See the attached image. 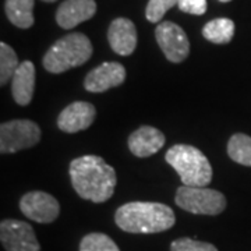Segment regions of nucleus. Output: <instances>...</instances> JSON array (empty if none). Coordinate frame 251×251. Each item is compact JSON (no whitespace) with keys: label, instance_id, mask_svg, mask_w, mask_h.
<instances>
[{"label":"nucleus","instance_id":"obj_20","mask_svg":"<svg viewBox=\"0 0 251 251\" xmlns=\"http://www.w3.org/2000/svg\"><path fill=\"white\" fill-rule=\"evenodd\" d=\"M80 251H120L117 244L103 233L87 234L80 244Z\"/></svg>","mask_w":251,"mask_h":251},{"label":"nucleus","instance_id":"obj_7","mask_svg":"<svg viewBox=\"0 0 251 251\" xmlns=\"http://www.w3.org/2000/svg\"><path fill=\"white\" fill-rule=\"evenodd\" d=\"M155 38L169 62L180 63L187 59L190 42L184 29L180 25L172 21H162L155 29Z\"/></svg>","mask_w":251,"mask_h":251},{"label":"nucleus","instance_id":"obj_15","mask_svg":"<svg viewBox=\"0 0 251 251\" xmlns=\"http://www.w3.org/2000/svg\"><path fill=\"white\" fill-rule=\"evenodd\" d=\"M35 90V66L34 63L25 60L20 63L17 72L11 80L13 98L21 106H27L32 100Z\"/></svg>","mask_w":251,"mask_h":251},{"label":"nucleus","instance_id":"obj_10","mask_svg":"<svg viewBox=\"0 0 251 251\" xmlns=\"http://www.w3.org/2000/svg\"><path fill=\"white\" fill-rule=\"evenodd\" d=\"M125 80V66L117 62H106L87 74L84 88L88 92H105L113 87H119Z\"/></svg>","mask_w":251,"mask_h":251},{"label":"nucleus","instance_id":"obj_17","mask_svg":"<svg viewBox=\"0 0 251 251\" xmlns=\"http://www.w3.org/2000/svg\"><path fill=\"white\" fill-rule=\"evenodd\" d=\"M202 35L206 41L224 45L229 44L234 35V23L229 18H215L206 23L202 28Z\"/></svg>","mask_w":251,"mask_h":251},{"label":"nucleus","instance_id":"obj_12","mask_svg":"<svg viewBox=\"0 0 251 251\" xmlns=\"http://www.w3.org/2000/svg\"><path fill=\"white\" fill-rule=\"evenodd\" d=\"M108 41L113 52L120 56H128L137 46V28L128 18H116L108 29Z\"/></svg>","mask_w":251,"mask_h":251},{"label":"nucleus","instance_id":"obj_21","mask_svg":"<svg viewBox=\"0 0 251 251\" xmlns=\"http://www.w3.org/2000/svg\"><path fill=\"white\" fill-rule=\"evenodd\" d=\"M179 0H150L145 9L147 20L151 23H159L166 11L176 6Z\"/></svg>","mask_w":251,"mask_h":251},{"label":"nucleus","instance_id":"obj_23","mask_svg":"<svg viewBox=\"0 0 251 251\" xmlns=\"http://www.w3.org/2000/svg\"><path fill=\"white\" fill-rule=\"evenodd\" d=\"M177 7L188 14L202 16L206 11L208 3H206V0H179Z\"/></svg>","mask_w":251,"mask_h":251},{"label":"nucleus","instance_id":"obj_4","mask_svg":"<svg viewBox=\"0 0 251 251\" xmlns=\"http://www.w3.org/2000/svg\"><path fill=\"white\" fill-rule=\"evenodd\" d=\"M90 38L81 32H73L56 41L44 56L45 70L53 74L67 72L90 60L92 56Z\"/></svg>","mask_w":251,"mask_h":251},{"label":"nucleus","instance_id":"obj_13","mask_svg":"<svg viewBox=\"0 0 251 251\" xmlns=\"http://www.w3.org/2000/svg\"><path fill=\"white\" fill-rule=\"evenodd\" d=\"M97 13L95 0H66L56 13L57 24L64 29H72L78 24L88 21Z\"/></svg>","mask_w":251,"mask_h":251},{"label":"nucleus","instance_id":"obj_22","mask_svg":"<svg viewBox=\"0 0 251 251\" xmlns=\"http://www.w3.org/2000/svg\"><path fill=\"white\" fill-rule=\"evenodd\" d=\"M171 251H218L214 244L211 243L198 242L188 237L177 239L171 244Z\"/></svg>","mask_w":251,"mask_h":251},{"label":"nucleus","instance_id":"obj_24","mask_svg":"<svg viewBox=\"0 0 251 251\" xmlns=\"http://www.w3.org/2000/svg\"><path fill=\"white\" fill-rule=\"evenodd\" d=\"M42 1H46V3H53L56 0H42Z\"/></svg>","mask_w":251,"mask_h":251},{"label":"nucleus","instance_id":"obj_19","mask_svg":"<svg viewBox=\"0 0 251 251\" xmlns=\"http://www.w3.org/2000/svg\"><path fill=\"white\" fill-rule=\"evenodd\" d=\"M18 57L14 49L7 44H0V84L6 85L10 80H13L18 69Z\"/></svg>","mask_w":251,"mask_h":251},{"label":"nucleus","instance_id":"obj_16","mask_svg":"<svg viewBox=\"0 0 251 251\" xmlns=\"http://www.w3.org/2000/svg\"><path fill=\"white\" fill-rule=\"evenodd\" d=\"M34 6L35 0H6L4 9L11 24L27 29L34 25Z\"/></svg>","mask_w":251,"mask_h":251},{"label":"nucleus","instance_id":"obj_1","mask_svg":"<svg viewBox=\"0 0 251 251\" xmlns=\"http://www.w3.org/2000/svg\"><path fill=\"white\" fill-rule=\"evenodd\" d=\"M70 179L81 198L97 204L113 196L117 183L115 169L97 155H84L72 161Z\"/></svg>","mask_w":251,"mask_h":251},{"label":"nucleus","instance_id":"obj_8","mask_svg":"<svg viewBox=\"0 0 251 251\" xmlns=\"http://www.w3.org/2000/svg\"><path fill=\"white\" fill-rule=\"evenodd\" d=\"M0 240L6 251H41L32 226L17 219L1 221Z\"/></svg>","mask_w":251,"mask_h":251},{"label":"nucleus","instance_id":"obj_6","mask_svg":"<svg viewBox=\"0 0 251 251\" xmlns=\"http://www.w3.org/2000/svg\"><path fill=\"white\" fill-rule=\"evenodd\" d=\"M41 140V128L32 120L17 119L0 126V152H18L31 148Z\"/></svg>","mask_w":251,"mask_h":251},{"label":"nucleus","instance_id":"obj_14","mask_svg":"<svg viewBox=\"0 0 251 251\" xmlns=\"http://www.w3.org/2000/svg\"><path fill=\"white\" fill-rule=\"evenodd\" d=\"M165 145V135L152 126H143L128 137V148L138 158H147L156 153Z\"/></svg>","mask_w":251,"mask_h":251},{"label":"nucleus","instance_id":"obj_25","mask_svg":"<svg viewBox=\"0 0 251 251\" xmlns=\"http://www.w3.org/2000/svg\"><path fill=\"white\" fill-rule=\"evenodd\" d=\"M219 1H222V3H227V1H230V0H219Z\"/></svg>","mask_w":251,"mask_h":251},{"label":"nucleus","instance_id":"obj_3","mask_svg":"<svg viewBox=\"0 0 251 251\" xmlns=\"http://www.w3.org/2000/svg\"><path fill=\"white\" fill-rule=\"evenodd\" d=\"M165 159L177 172L183 186L206 187L212 180L211 163L205 155L193 145H173L165 155Z\"/></svg>","mask_w":251,"mask_h":251},{"label":"nucleus","instance_id":"obj_5","mask_svg":"<svg viewBox=\"0 0 251 251\" xmlns=\"http://www.w3.org/2000/svg\"><path fill=\"white\" fill-rule=\"evenodd\" d=\"M175 202L181 209L196 215H219L226 208V197L221 191L205 187L181 186Z\"/></svg>","mask_w":251,"mask_h":251},{"label":"nucleus","instance_id":"obj_18","mask_svg":"<svg viewBox=\"0 0 251 251\" xmlns=\"http://www.w3.org/2000/svg\"><path fill=\"white\" fill-rule=\"evenodd\" d=\"M227 153L230 159L244 166H251V137L237 133L227 143Z\"/></svg>","mask_w":251,"mask_h":251},{"label":"nucleus","instance_id":"obj_11","mask_svg":"<svg viewBox=\"0 0 251 251\" xmlns=\"http://www.w3.org/2000/svg\"><path fill=\"white\" fill-rule=\"evenodd\" d=\"M97 116L95 106L90 102H73L57 117V126L64 133H78L88 128Z\"/></svg>","mask_w":251,"mask_h":251},{"label":"nucleus","instance_id":"obj_2","mask_svg":"<svg viewBox=\"0 0 251 251\" xmlns=\"http://www.w3.org/2000/svg\"><path fill=\"white\" fill-rule=\"evenodd\" d=\"M117 226L128 233H159L171 229L176 216L171 206L161 202H127L115 214Z\"/></svg>","mask_w":251,"mask_h":251},{"label":"nucleus","instance_id":"obj_9","mask_svg":"<svg viewBox=\"0 0 251 251\" xmlns=\"http://www.w3.org/2000/svg\"><path fill=\"white\" fill-rule=\"evenodd\" d=\"M20 209L28 219L38 224H50L60 214L59 201L44 191H29L20 200Z\"/></svg>","mask_w":251,"mask_h":251}]
</instances>
